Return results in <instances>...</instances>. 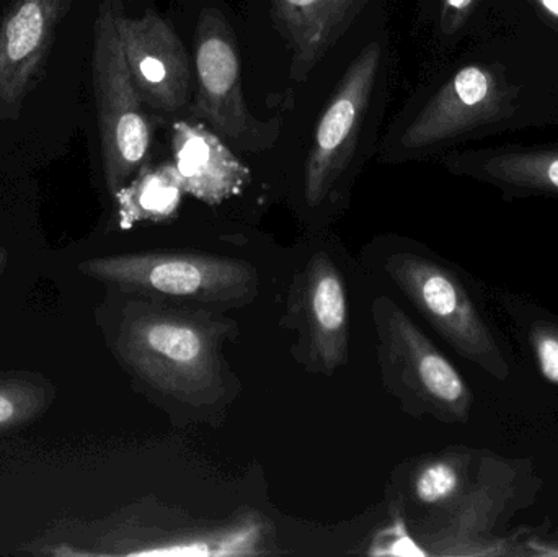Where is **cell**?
<instances>
[{"mask_svg": "<svg viewBox=\"0 0 558 557\" xmlns=\"http://www.w3.org/2000/svg\"><path fill=\"white\" fill-rule=\"evenodd\" d=\"M531 130H558V35L523 20L462 46L420 98L399 146L423 157Z\"/></svg>", "mask_w": 558, "mask_h": 557, "instance_id": "obj_1", "label": "cell"}, {"mask_svg": "<svg viewBox=\"0 0 558 557\" xmlns=\"http://www.w3.org/2000/svg\"><path fill=\"white\" fill-rule=\"evenodd\" d=\"M123 296L111 330L114 359L173 421L218 424L241 392L225 355L239 334L235 320L221 311Z\"/></svg>", "mask_w": 558, "mask_h": 557, "instance_id": "obj_2", "label": "cell"}, {"mask_svg": "<svg viewBox=\"0 0 558 557\" xmlns=\"http://www.w3.org/2000/svg\"><path fill=\"white\" fill-rule=\"evenodd\" d=\"M543 489L534 458L482 450L474 480L461 499L439 519L410 526L413 540L426 556H531L527 536L534 529H510V523L536 506Z\"/></svg>", "mask_w": 558, "mask_h": 557, "instance_id": "obj_3", "label": "cell"}, {"mask_svg": "<svg viewBox=\"0 0 558 557\" xmlns=\"http://www.w3.org/2000/svg\"><path fill=\"white\" fill-rule=\"evenodd\" d=\"M383 271L459 356L495 382L511 378L513 353L488 310V294L468 271L416 244L387 251Z\"/></svg>", "mask_w": 558, "mask_h": 557, "instance_id": "obj_4", "label": "cell"}, {"mask_svg": "<svg viewBox=\"0 0 558 557\" xmlns=\"http://www.w3.org/2000/svg\"><path fill=\"white\" fill-rule=\"evenodd\" d=\"M78 270L114 293L221 313L248 306L260 291L257 268L248 262L205 252L105 255L82 262Z\"/></svg>", "mask_w": 558, "mask_h": 557, "instance_id": "obj_5", "label": "cell"}, {"mask_svg": "<svg viewBox=\"0 0 558 557\" xmlns=\"http://www.w3.org/2000/svg\"><path fill=\"white\" fill-rule=\"evenodd\" d=\"M371 313L384 388L400 408L416 419L468 424L474 411V391L451 360L390 298H376Z\"/></svg>", "mask_w": 558, "mask_h": 557, "instance_id": "obj_6", "label": "cell"}, {"mask_svg": "<svg viewBox=\"0 0 558 557\" xmlns=\"http://www.w3.org/2000/svg\"><path fill=\"white\" fill-rule=\"evenodd\" d=\"M118 0H101L94 25L92 82L105 183L111 198L146 166L153 128L134 87L117 28Z\"/></svg>", "mask_w": 558, "mask_h": 557, "instance_id": "obj_7", "label": "cell"}, {"mask_svg": "<svg viewBox=\"0 0 558 557\" xmlns=\"http://www.w3.org/2000/svg\"><path fill=\"white\" fill-rule=\"evenodd\" d=\"M195 72L192 120L211 124L215 133L228 137L244 150H265L274 146L278 130L248 111L238 41L221 10L205 9L199 13L195 32Z\"/></svg>", "mask_w": 558, "mask_h": 557, "instance_id": "obj_8", "label": "cell"}, {"mask_svg": "<svg viewBox=\"0 0 558 557\" xmlns=\"http://www.w3.org/2000/svg\"><path fill=\"white\" fill-rule=\"evenodd\" d=\"M282 326L298 340L292 355L305 372L331 376L350 360V307L347 283L337 262L315 252L294 275Z\"/></svg>", "mask_w": 558, "mask_h": 557, "instance_id": "obj_9", "label": "cell"}, {"mask_svg": "<svg viewBox=\"0 0 558 557\" xmlns=\"http://www.w3.org/2000/svg\"><path fill=\"white\" fill-rule=\"evenodd\" d=\"M383 49L369 43L348 65L333 97L315 128L305 162L304 195L308 206L324 205L347 172L369 110Z\"/></svg>", "mask_w": 558, "mask_h": 557, "instance_id": "obj_10", "label": "cell"}, {"mask_svg": "<svg viewBox=\"0 0 558 557\" xmlns=\"http://www.w3.org/2000/svg\"><path fill=\"white\" fill-rule=\"evenodd\" d=\"M117 28L144 107L163 113L185 108L192 94L193 68L173 26L153 10L137 19L128 16L123 0H118Z\"/></svg>", "mask_w": 558, "mask_h": 557, "instance_id": "obj_11", "label": "cell"}, {"mask_svg": "<svg viewBox=\"0 0 558 557\" xmlns=\"http://www.w3.org/2000/svg\"><path fill=\"white\" fill-rule=\"evenodd\" d=\"M113 555L128 556H264L271 553L274 529L255 510L225 522L169 519L150 525H126Z\"/></svg>", "mask_w": 558, "mask_h": 557, "instance_id": "obj_12", "label": "cell"}, {"mask_svg": "<svg viewBox=\"0 0 558 557\" xmlns=\"http://www.w3.org/2000/svg\"><path fill=\"white\" fill-rule=\"evenodd\" d=\"M74 0H12L0 22V121L16 120L41 81Z\"/></svg>", "mask_w": 558, "mask_h": 557, "instance_id": "obj_13", "label": "cell"}, {"mask_svg": "<svg viewBox=\"0 0 558 557\" xmlns=\"http://www.w3.org/2000/svg\"><path fill=\"white\" fill-rule=\"evenodd\" d=\"M441 164L452 175L498 190L505 202L558 199V143L464 147L442 154Z\"/></svg>", "mask_w": 558, "mask_h": 557, "instance_id": "obj_14", "label": "cell"}, {"mask_svg": "<svg viewBox=\"0 0 558 557\" xmlns=\"http://www.w3.org/2000/svg\"><path fill=\"white\" fill-rule=\"evenodd\" d=\"M170 143L183 192L205 205H221L251 183V169L203 121H175Z\"/></svg>", "mask_w": 558, "mask_h": 557, "instance_id": "obj_15", "label": "cell"}, {"mask_svg": "<svg viewBox=\"0 0 558 557\" xmlns=\"http://www.w3.org/2000/svg\"><path fill=\"white\" fill-rule=\"evenodd\" d=\"M279 35L292 52L291 77L305 81L350 28L367 0H270Z\"/></svg>", "mask_w": 558, "mask_h": 557, "instance_id": "obj_16", "label": "cell"}, {"mask_svg": "<svg viewBox=\"0 0 558 557\" xmlns=\"http://www.w3.org/2000/svg\"><path fill=\"white\" fill-rule=\"evenodd\" d=\"M481 455V448L451 445L400 468L403 480L399 507L410 504L415 512L410 516V526L433 522L456 506L474 480Z\"/></svg>", "mask_w": 558, "mask_h": 557, "instance_id": "obj_17", "label": "cell"}, {"mask_svg": "<svg viewBox=\"0 0 558 557\" xmlns=\"http://www.w3.org/2000/svg\"><path fill=\"white\" fill-rule=\"evenodd\" d=\"M423 19L439 55L523 22V0H422Z\"/></svg>", "mask_w": 558, "mask_h": 557, "instance_id": "obj_18", "label": "cell"}, {"mask_svg": "<svg viewBox=\"0 0 558 557\" xmlns=\"http://www.w3.org/2000/svg\"><path fill=\"white\" fill-rule=\"evenodd\" d=\"M492 300L510 320L517 339L533 356L541 376L558 389V316L524 294L490 288Z\"/></svg>", "mask_w": 558, "mask_h": 557, "instance_id": "obj_19", "label": "cell"}, {"mask_svg": "<svg viewBox=\"0 0 558 557\" xmlns=\"http://www.w3.org/2000/svg\"><path fill=\"white\" fill-rule=\"evenodd\" d=\"M183 192L173 162L141 167L140 172L113 196L121 225L162 222L175 216Z\"/></svg>", "mask_w": 558, "mask_h": 557, "instance_id": "obj_20", "label": "cell"}, {"mask_svg": "<svg viewBox=\"0 0 558 557\" xmlns=\"http://www.w3.org/2000/svg\"><path fill=\"white\" fill-rule=\"evenodd\" d=\"M54 399V385L41 373H0V435L38 421Z\"/></svg>", "mask_w": 558, "mask_h": 557, "instance_id": "obj_21", "label": "cell"}, {"mask_svg": "<svg viewBox=\"0 0 558 557\" xmlns=\"http://www.w3.org/2000/svg\"><path fill=\"white\" fill-rule=\"evenodd\" d=\"M523 16L558 35V0H523Z\"/></svg>", "mask_w": 558, "mask_h": 557, "instance_id": "obj_22", "label": "cell"}, {"mask_svg": "<svg viewBox=\"0 0 558 557\" xmlns=\"http://www.w3.org/2000/svg\"><path fill=\"white\" fill-rule=\"evenodd\" d=\"M527 548H530L531 556L557 557L558 526L550 529L549 525H543L539 529H534V532L527 536Z\"/></svg>", "mask_w": 558, "mask_h": 557, "instance_id": "obj_23", "label": "cell"}, {"mask_svg": "<svg viewBox=\"0 0 558 557\" xmlns=\"http://www.w3.org/2000/svg\"><path fill=\"white\" fill-rule=\"evenodd\" d=\"M7 265H9V252L5 249L0 247V275L5 271Z\"/></svg>", "mask_w": 558, "mask_h": 557, "instance_id": "obj_24", "label": "cell"}]
</instances>
